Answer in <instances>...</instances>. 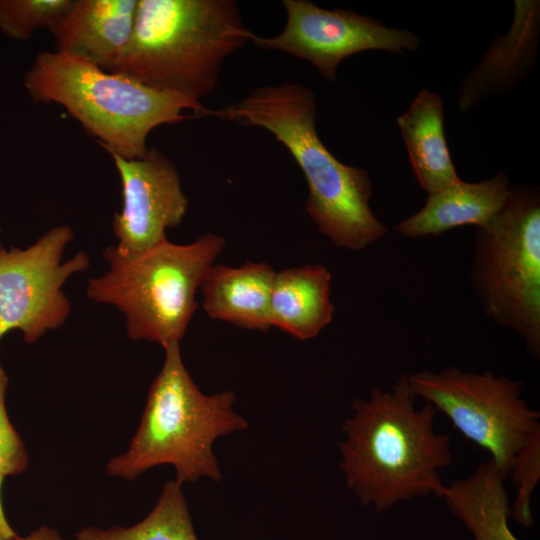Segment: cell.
Returning a JSON list of instances; mask_svg holds the SVG:
<instances>
[{
    "instance_id": "6da1fadb",
    "label": "cell",
    "mask_w": 540,
    "mask_h": 540,
    "mask_svg": "<svg viewBox=\"0 0 540 540\" xmlns=\"http://www.w3.org/2000/svg\"><path fill=\"white\" fill-rule=\"evenodd\" d=\"M407 374L390 390L374 388L357 398L353 415L342 424L339 467L346 486L364 506L383 512L401 501L434 495L445 485L439 471L453 460L451 437L438 434L437 410L415 406Z\"/></svg>"
},
{
    "instance_id": "7a4b0ae2",
    "label": "cell",
    "mask_w": 540,
    "mask_h": 540,
    "mask_svg": "<svg viewBox=\"0 0 540 540\" xmlns=\"http://www.w3.org/2000/svg\"><path fill=\"white\" fill-rule=\"evenodd\" d=\"M201 116L260 127L274 135L305 176L309 217L334 246L360 251L386 235L387 227L370 206L373 186L368 171L339 161L318 136L316 99L308 87H258L237 101L204 108Z\"/></svg>"
},
{
    "instance_id": "3957f363",
    "label": "cell",
    "mask_w": 540,
    "mask_h": 540,
    "mask_svg": "<svg viewBox=\"0 0 540 540\" xmlns=\"http://www.w3.org/2000/svg\"><path fill=\"white\" fill-rule=\"evenodd\" d=\"M253 35L233 0H138L130 41L110 71L200 102Z\"/></svg>"
},
{
    "instance_id": "277c9868",
    "label": "cell",
    "mask_w": 540,
    "mask_h": 540,
    "mask_svg": "<svg viewBox=\"0 0 540 540\" xmlns=\"http://www.w3.org/2000/svg\"><path fill=\"white\" fill-rule=\"evenodd\" d=\"M35 103H57L104 150L126 159L142 158L150 132L201 116V102L149 87L126 75L104 70L79 57L40 52L24 76Z\"/></svg>"
},
{
    "instance_id": "5b68a950",
    "label": "cell",
    "mask_w": 540,
    "mask_h": 540,
    "mask_svg": "<svg viewBox=\"0 0 540 540\" xmlns=\"http://www.w3.org/2000/svg\"><path fill=\"white\" fill-rule=\"evenodd\" d=\"M164 350V362L149 388L139 427L128 449L108 461L107 473L134 480L152 467L170 464L180 484L201 477L219 481L215 440L245 430L248 424L233 409V392L206 395L200 391L183 363L179 343Z\"/></svg>"
},
{
    "instance_id": "8992f818",
    "label": "cell",
    "mask_w": 540,
    "mask_h": 540,
    "mask_svg": "<svg viewBox=\"0 0 540 540\" xmlns=\"http://www.w3.org/2000/svg\"><path fill=\"white\" fill-rule=\"evenodd\" d=\"M225 243L206 233L185 245L166 239L136 256L108 246L103 255L109 270L89 280L87 296L124 313L130 339L163 348L180 343L198 308L195 295Z\"/></svg>"
},
{
    "instance_id": "52a82bcc",
    "label": "cell",
    "mask_w": 540,
    "mask_h": 540,
    "mask_svg": "<svg viewBox=\"0 0 540 540\" xmlns=\"http://www.w3.org/2000/svg\"><path fill=\"white\" fill-rule=\"evenodd\" d=\"M470 279L484 313L540 358V197L511 187L500 211L477 227Z\"/></svg>"
},
{
    "instance_id": "ba28073f",
    "label": "cell",
    "mask_w": 540,
    "mask_h": 540,
    "mask_svg": "<svg viewBox=\"0 0 540 540\" xmlns=\"http://www.w3.org/2000/svg\"><path fill=\"white\" fill-rule=\"evenodd\" d=\"M416 398L445 414L467 439L485 449L505 477L516 454L535 432L540 413L522 397L523 383L489 370L462 371L450 366L439 372L407 374Z\"/></svg>"
},
{
    "instance_id": "9c48e42d",
    "label": "cell",
    "mask_w": 540,
    "mask_h": 540,
    "mask_svg": "<svg viewBox=\"0 0 540 540\" xmlns=\"http://www.w3.org/2000/svg\"><path fill=\"white\" fill-rule=\"evenodd\" d=\"M72 239V229L61 225L26 249L0 251V340L17 329L26 343H33L65 322L70 302L62 286L89 266L85 252L61 263Z\"/></svg>"
},
{
    "instance_id": "30bf717a",
    "label": "cell",
    "mask_w": 540,
    "mask_h": 540,
    "mask_svg": "<svg viewBox=\"0 0 540 540\" xmlns=\"http://www.w3.org/2000/svg\"><path fill=\"white\" fill-rule=\"evenodd\" d=\"M286 23L272 37L253 35L264 50L283 52L310 62L334 82L338 66L348 56L367 50L415 51L420 38L407 29L391 28L352 10H327L308 0H283Z\"/></svg>"
},
{
    "instance_id": "8fae6325",
    "label": "cell",
    "mask_w": 540,
    "mask_h": 540,
    "mask_svg": "<svg viewBox=\"0 0 540 540\" xmlns=\"http://www.w3.org/2000/svg\"><path fill=\"white\" fill-rule=\"evenodd\" d=\"M105 151L122 185V209L113 218L115 247L124 256H136L167 239L166 230L184 218L188 199L175 165L156 148L138 159Z\"/></svg>"
},
{
    "instance_id": "7c38bea8",
    "label": "cell",
    "mask_w": 540,
    "mask_h": 540,
    "mask_svg": "<svg viewBox=\"0 0 540 540\" xmlns=\"http://www.w3.org/2000/svg\"><path fill=\"white\" fill-rule=\"evenodd\" d=\"M138 0H76L51 32L55 51L110 71L130 41Z\"/></svg>"
},
{
    "instance_id": "4fadbf2b",
    "label": "cell",
    "mask_w": 540,
    "mask_h": 540,
    "mask_svg": "<svg viewBox=\"0 0 540 540\" xmlns=\"http://www.w3.org/2000/svg\"><path fill=\"white\" fill-rule=\"evenodd\" d=\"M510 189L504 172L477 183L460 180L430 193L424 206L398 222L395 230L407 238H420L438 237L463 225L484 227L503 207Z\"/></svg>"
},
{
    "instance_id": "5bb4252c",
    "label": "cell",
    "mask_w": 540,
    "mask_h": 540,
    "mask_svg": "<svg viewBox=\"0 0 540 540\" xmlns=\"http://www.w3.org/2000/svg\"><path fill=\"white\" fill-rule=\"evenodd\" d=\"M275 274L265 262H246L239 267L212 265L201 285L204 311L212 319L237 327L268 331Z\"/></svg>"
},
{
    "instance_id": "9a60e30c",
    "label": "cell",
    "mask_w": 540,
    "mask_h": 540,
    "mask_svg": "<svg viewBox=\"0 0 540 540\" xmlns=\"http://www.w3.org/2000/svg\"><path fill=\"white\" fill-rule=\"evenodd\" d=\"M332 275L323 265L276 271L270 297V323L298 340H309L331 323Z\"/></svg>"
},
{
    "instance_id": "2e32d148",
    "label": "cell",
    "mask_w": 540,
    "mask_h": 540,
    "mask_svg": "<svg viewBox=\"0 0 540 540\" xmlns=\"http://www.w3.org/2000/svg\"><path fill=\"white\" fill-rule=\"evenodd\" d=\"M515 20L506 38L494 43L461 86L458 108L465 112L482 97L510 86L527 70L537 46L539 1H515Z\"/></svg>"
},
{
    "instance_id": "e0dca14e",
    "label": "cell",
    "mask_w": 540,
    "mask_h": 540,
    "mask_svg": "<svg viewBox=\"0 0 540 540\" xmlns=\"http://www.w3.org/2000/svg\"><path fill=\"white\" fill-rule=\"evenodd\" d=\"M443 119L442 99L427 89L397 118L414 175L428 194L461 180L446 143Z\"/></svg>"
},
{
    "instance_id": "ac0fdd59",
    "label": "cell",
    "mask_w": 540,
    "mask_h": 540,
    "mask_svg": "<svg viewBox=\"0 0 540 540\" xmlns=\"http://www.w3.org/2000/svg\"><path fill=\"white\" fill-rule=\"evenodd\" d=\"M505 477L489 459L466 478L445 486L442 498L474 540H519L511 531V503Z\"/></svg>"
},
{
    "instance_id": "d6986e66",
    "label": "cell",
    "mask_w": 540,
    "mask_h": 540,
    "mask_svg": "<svg viewBox=\"0 0 540 540\" xmlns=\"http://www.w3.org/2000/svg\"><path fill=\"white\" fill-rule=\"evenodd\" d=\"M167 481L152 511L130 527H86L75 540H198L182 488Z\"/></svg>"
},
{
    "instance_id": "ffe728a7",
    "label": "cell",
    "mask_w": 540,
    "mask_h": 540,
    "mask_svg": "<svg viewBox=\"0 0 540 540\" xmlns=\"http://www.w3.org/2000/svg\"><path fill=\"white\" fill-rule=\"evenodd\" d=\"M73 0H0V31L15 40H28L39 29L51 32L63 20Z\"/></svg>"
},
{
    "instance_id": "44dd1931",
    "label": "cell",
    "mask_w": 540,
    "mask_h": 540,
    "mask_svg": "<svg viewBox=\"0 0 540 540\" xmlns=\"http://www.w3.org/2000/svg\"><path fill=\"white\" fill-rule=\"evenodd\" d=\"M509 477L517 487L511 504L512 517L523 527L530 528L534 522L531 498L540 480V431L531 435L516 454Z\"/></svg>"
},
{
    "instance_id": "7402d4cb",
    "label": "cell",
    "mask_w": 540,
    "mask_h": 540,
    "mask_svg": "<svg viewBox=\"0 0 540 540\" xmlns=\"http://www.w3.org/2000/svg\"><path fill=\"white\" fill-rule=\"evenodd\" d=\"M7 375L0 363V474L16 475L26 470L28 454L11 424L5 406Z\"/></svg>"
},
{
    "instance_id": "603a6c76",
    "label": "cell",
    "mask_w": 540,
    "mask_h": 540,
    "mask_svg": "<svg viewBox=\"0 0 540 540\" xmlns=\"http://www.w3.org/2000/svg\"><path fill=\"white\" fill-rule=\"evenodd\" d=\"M15 540H63L58 532L47 526H41L24 537H17Z\"/></svg>"
},
{
    "instance_id": "cb8c5ba5",
    "label": "cell",
    "mask_w": 540,
    "mask_h": 540,
    "mask_svg": "<svg viewBox=\"0 0 540 540\" xmlns=\"http://www.w3.org/2000/svg\"><path fill=\"white\" fill-rule=\"evenodd\" d=\"M4 477L2 474H0V540H15L18 536L9 524L4 509L2 506L1 501V485L4 480Z\"/></svg>"
},
{
    "instance_id": "d4e9b609",
    "label": "cell",
    "mask_w": 540,
    "mask_h": 540,
    "mask_svg": "<svg viewBox=\"0 0 540 540\" xmlns=\"http://www.w3.org/2000/svg\"><path fill=\"white\" fill-rule=\"evenodd\" d=\"M0 232H1V226H0ZM2 245H1V242H0V251L2 250Z\"/></svg>"
}]
</instances>
